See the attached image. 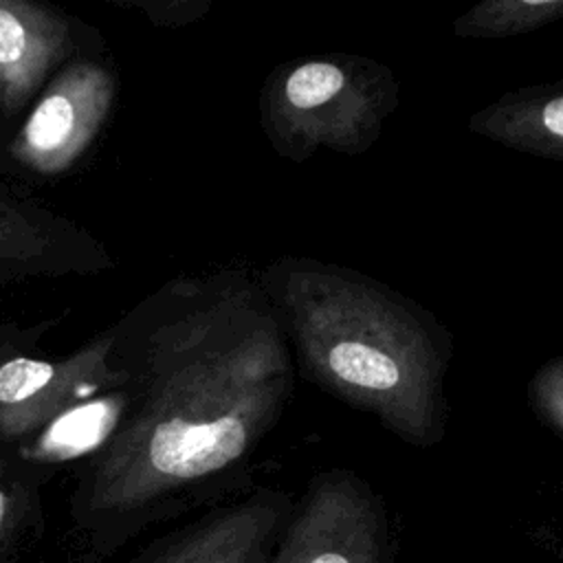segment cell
Instances as JSON below:
<instances>
[{"label":"cell","instance_id":"2","mask_svg":"<svg viewBox=\"0 0 563 563\" xmlns=\"http://www.w3.org/2000/svg\"><path fill=\"white\" fill-rule=\"evenodd\" d=\"M110 101L108 75L90 64L64 70L40 97L11 141V156L31 172H64L92 141Z\"/></svg>","mask_w":563,"mask_h":563},{"label":"cell","instance_id":"10","mask_svg":"<svg viewBox=\"0 0 563 563\" xmlns=\"http://www.w3.org/2000/svg\"><path fill=\"white\" fill-rule=\"evenodd\" d=\"M541 123H543V130L554 141H559L563 136V99L561 97L545 101V106L541 110Z\"/></svg>","mask_w":563,"mask_h":563},{"label":"cell","instance_id":"8","mask_svg":"<svg viewBox=\"0 0 563 563\" xmlns=\"http://www.w3.org/2000/svg\"><path fill=\"white\" fill-rule=\"evenodd\" d=\"M51 238L37 216L0 198V282L29 277L48 268Z\"/></svg>","mask_w":563,"mask_h":563},{"label":"cell","instance_id":"3","mask_svg":"<svg viewBox=\"0 0 563 563\" xmlns=\"http://www.w3.org/2000/svg\"><path fill=\"white\" fill-rule=\"evenodd\" d=\"M103 347H90L68 361L11 358L0 365V433L22 438L88 396L101 372Z\"/></svg>","mask_w":563,"mask_h":563},{"label":"cell","instance_id":"5","mask_svg":"<svg viewBox=\"0 0 563 563\" xmlns=\"http://www.w3.org/2000/svg\"><path fill=\"white\" fill-rule=\"evenodd\" d=\"M66 22L26 0H0V112H18L64 55Z\"/></svg>","mask_w":563,"mask_h":563},{"label":"cell","instance_id":"7","mask_svg":"<svg viewBox=\"0 0 563 563\" xmlns=\"http://www.w3.org/2000/svg\"><path fill=\"white\" fill-rule=\"evenodd\" d=\"M325 363L339 383L363 391H394L402 383L398 358L369 339V334H345L325 350Z\"/></svg>","mask_w":563,"mask_h":563},{"label":"cell","instance_id":"1","mask_svg":"<svg viewBox=\"0 0 563 563\" xmlns=\"http://www.w3.org/2000/svg\"><path fill=\"white\" fill-rule=\"evenodd\" d=\"M383 556L378 506L356 484L328 479L284 523L266 563H383Z\"/></svg>","mask_w":563,"mask_h":563},{"label":"cell","instance_id":"4","mask_svg":"<svg viewBox=\"0 0 563 563\" xmlns=\"http://www.w3.org/2000/svg\"><path fill=\"white\" fill-rule=\"evenodd\" d=\"M286 501L257 495L222 508L167 541L147 563H266L284 528Z\"/></svg>","mask_w":563,"mask_h":563},{"label":"cell","instance_id":"11","mask_svg":"<svg viewBox=\"0 0 563 563\" xmlns=\"http://www.w3.org/2000/svg\"><path fill=\"white\" fill-rule=\"evenodd\" d=\"M15 515H18L15 499H13V495L0 484V548L9 541V537H11V532H13Z\"/></svg>","mask_w":563,"mask_h":563},{"label":"cell","instance_id":"9","mask_svg":"<svg viewBox=\"0 0 563 563\" xmlns=\"http://www.w3.org/2000/svg\"><path fill=\"white\" fill-rule=\"evenodd\" d=\"M345 84L343 70L328 62H308L286 79V99L297 110H314L332 101Z\"/></svg>","mask_w":563,"mask_h":563},{"label":"cell","instance_id":"6","mask_svg":"<svg viewBox=\"0 0 563 563\" xmlns=\"http://www.w3.org/2000/svg\"><path fill=\"white\" fill-rule=\"evenodd\" d=\"M123 405L108 396L81 405H70L57 413L37 440L24 451L33 460H68L101 444L114 429Z\"/></svg>","mask_w":563,"mask_h":563}]
</instances>
